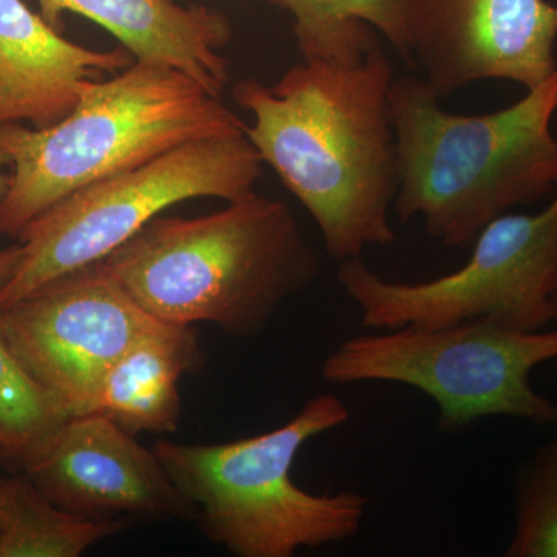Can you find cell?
I'll list each match as a JSON object with an SVG mask.
<instances>
[{"label":"cell","instance_id":"cell-2","mask_svg":"<svg viewBox=\"0 0 557 557\" xmlns=\"http://www.w3.org/2000/svg\"><path fill=\"white\" fill-rule=\"evenodd\" d=\"M150 317L263 332L318 276L319 259L285 201L251 193L200 218H156L97 263Z\"/></svg>","mask_w":557,"mask_h":557},{"label":"cell","instance_id":"cell-7","mask_svg":"<svg viewBox=\"0 0 557 557\" xmlns=\"http://www.w3.org/2000/svg\"><path fill=\"white\" fill-rule=\"evenodd\" d=\"M557 358V329L518 332L486 321L376 330L343 341L322 364L330 384L395 383L434 399L438 429L460 432L490 417L557 421V405L530 375Z\"/></svg>","mask_w":557,"mask_h":557},{"label":"cell","instance_id":"cell-21","mask_svg":"<svg viewBox=\"0 0 557 557\" xmlns=\"http://www.w3.org/2000/svg\"><path fill=\"white\" fill-rule=\"evenodd\" d=\"M553 306H555V321H557V295L555 298V302H553Z\"/></svg>","mask_w":557,"mask_h":557},{"label":"cell","instance_id":"cell-13","mask_svg":"<svg viewBox=\"0 0 557 557\" xmlns=\"http://www.w3.org/2000/svg\"><path fill=\"white\" fill-rule=\"evenodd\" d=\"M40 16L60 30L65 13L78 14L109 32L132 58L166 65L222 97L230 65L220 51L233 38L222 11L183 7L175 0H38Z\"/></svg>","mask_w":557,"mask_h":557},{"label":"cell","instance_id":"cell-8","mask_svg":"<svg viewBox=\"0 0 557 557\" xmlns=\"http://www.w3.org/2000/svg\"><path fill=\"white\" fill-rule=\"evenodd\" d=\"M461 269L423 282L380 276L362 258L339 263L341 288L373 330L435 329L486 321L539 332L555 321L557 193L536 214H504L487 223Z\"/></svg>","mask_w":557,"mask_h":557},{"label":"cell","instance_id":"cell-4","mask_svg":"<svg viewBox=\"0 0 557 557\" xmlns=\"http://www.w3.org/2000/svg\"><path fill=\"white\" fill-rule=\"evenodd\" d=\"M222 97L166 65L132 62L81 83L69 115L49 127L0 126L13 174L0 199V234L22 230L70 194L196 139L244 134Z\"/></svg>","mask_w":557,"mask_h":557},{"label":"cell","instance_id":"cell-16","mask_svg":"<svg viewBox=\"0 0 557 557\" xmlns=\"http://www.w3.org/2000/svg\"><path fill=\"white\" fill-rule=\"evenodd\" d=\"M123 528L65 511L25 474L0 478V557H78Z\"/></svg>","mask_w":557,"mask_h":557},{"label":"cell","instance_id":"cell-12","mask_svg":"<svg viewBox=\"0 0 557 557\" xmlns=\"http://www.w3.org/2000/svg\"><path fill=\"white\" fill-rule=\"evenodd\" d=\"M131 64L127 50L86 49L22 0H0V126L49 127L75 108L83 81Z\"/></svg>","mask_w":557,"mask_h":557},{"label":"cell","instance_id":"cell-11","mask_svg":"<svg viewBox=\"0 0 557 557\" xmlns=\"http://www.w3.org/2000/svg\"><path fill=\"white\" fill-rule=\"evenodd\" d=\"M557 3L431 0L413 62L443 100L485 79L533 89L557 69Z\"/></svg>","mask_w":557,"mask_h":557},{"label":"cell","instance_id":"cell-15","mask_svg":"<svg viewBox=\"0 0 557 557\" xmlns=\"http://www.w3.org/2000/svg\"><path fill=\"white\" fill-rule=\"evenodd\" d=\"M292 14L302 60L338 58L384 35L403 60L413 50L431 0H269Z\"/></svg>","mask_w":557,"mask_h":557},{"label":"cell","instance_id":"cell-1","mask_svg":"<svg viewBox=\"0 0 557 557\" xmlns=\"http://www.w3.org/2000/svg\"><path fill=\"white\" fill-rule=\"evenodd\" d=\"M394 78L379 39L346 57L302 60L273 86L248 78L233 89L251 115L245 134L260 160L307 209L339 263L397 239Z\"/></svg>","mask_w":557,"mask_h":557},{"label":"cell","instance_id":"cell-14","mask_svg":"<svg viewBox=\"0 0 557 557\" xmlns=\"http://www.w3.org/2000/svg\"><path fill=\"white\" fill-rule=\"evenodd\" d=\"M201 364L196 330L163 322L110 366L90 413L108 417L134 435L177 431L178 381Z\"/></svg>","mask_w":557,"mask_h":557},{"label":"cell","instance_id":"cell-19","mask_svg":"<svg viewBox=\"0 0 557 557\" xmlns=\"http://www.w3.org/2000/svg\"><path fill=\"white\" fill-rule=\"evenodd\" d=\"M9 164H11L9 152H7L5 146L0 141V199H2L7 188H9L10 177L5 174V168ZM21 256V245L0 251V289L5 287L7 282L13 276L14 271L20 265Z\"/></svg>","mask_w":557,"mask_h":557},{"label":"cell","instance_id":"cell-10","mask_svg":"<svg viewBox=\"0 0 557 557\" xmlns=\"http://www.w3.org/2000/svg\"><path fill=\"white\" fill-rule=\"evenodd\" d=\"M22 467L44 496L83 518L194 515L156 450L100 413L69 417Z\"/></svg>","mask_w":557,"mask_h":557},{"label":"cell","instance_id":"cell-3","mask_svg":"<svg viewBox=\"0 0 557 557\" xmlns=\"http://www.w3.org/2000/svg\"><path fill=\"white\" fill-rule=\"evenodd\" d=\"M398 157V222L423 219L432 239L468 248L480 231L518 205L557 189V69L497 112L461 115L440 106L423 78L392 81Z\"/></svg>","mask_w":557,"mask_h":557},{"label":"cell","instance_id":"cell-6","mask_svg":"<svg viewBox=\"0 0 557 557\" xmlns=\"http://www.w3.org/2000/svg\"><path fill=\"white\" fill-rule=\"evenodd\" d=\"M262 160L247 134L196 139L70 194L22 233L21 262L0 289V309L58 278L97 265L164 209L255 193Z\"/></svg>","mask_w":557,"mask_h":557},{"label":"cell","instance_id":"cell-17","mask_svg":"<svg viewBox=\"0 0 557 557\" xmlns=\"http://www.w3.org/2000/svg\"><path fill=\"white\" fill-rule=\"evenodd\" d=\"M67 418L22 366L0 330V442L7 458L27 460Z\"/></svg>","mask_w":557,"mask_h":557},{"label":"cell","instance_id":"cell-18","mask_svg":"<svg viewBox=\"0 0 557 557\" xmlns=\"http://www.w3.org/2000/svg\"><path fill=\"white\" fill-rule=\"evenodd\" d=\"M507 557H557V438L520 469Z\"/></svg>","mask_w":557,"mask_h":557},{"label":"cell","instance_id":"cell-5","mask_svg":"<svg viewBox=\"0 0 557 557\" xmlns=\"http://www.w3.org/2000/svg\"><path fill=\"white\" fill-rule=\"evenodd\" d=\"M348 420L343 398L319 394L265 434L219 445L161 440L152 449L209 541L237 557H292L348 541L364 522L369 498L361 493L321 496L292 480L302 446Z\"/></svg>","mask_w":557,"mask_h":557},{"label":"cell","instance_id":"cell-20","mask_svg":"<svg viewBox=\"0 0 557 557\" xmlns=\"http://www.w3.org/2000/svg\"><path fill=\"white\" fill-rule=\"evenodd\" d=\"M0 457L7 458L5 448H3L2 442H0Z\"/></svg>","mask_w":557,"mask_h":557},{"label":"cell","instance_id":"cell-9","mask_svg":"<svg viewBox=\"0 0 557 557\" xmlns=\"http://www.w3.org/2000/svg\"><path fill=\"white\" fill-rule=\"evenodd\" d=\"M161 324L98 265L0 309L11 350L69 417L90 413L110 366Z\"/></svg>","mask_w":557,"mask_h":557}]
</instances>
